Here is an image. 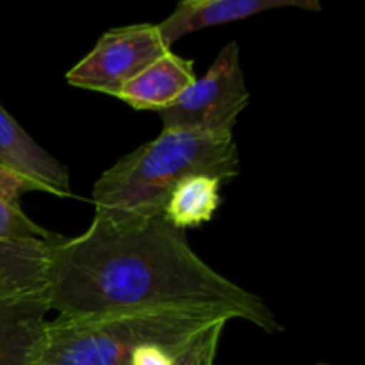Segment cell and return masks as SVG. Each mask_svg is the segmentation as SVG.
I'll use <instances>...</instances> for the list:
<instances>
[{"label":"cell","instance_id":"1","mask_svg":"<svg viewBox=\"0 0 365 365\" xmlns=\"http://www.w3.org/2000/svg\"><path fill=\"white\" fill-rule=\"evenodd\" d=\"M46 303L64 317L145 310H209L267 334L284 327L262 298L234 284L189 246L164 216L100 220L52 242Z\"/></svg>","mask_w":365,"mask_h":365},{"label":"cell","instance_id":"2","mask_svg":"<svg viewBox=\"0 0 365 365\" xmlns=\"http://www.w3.org/2000/svg\"><path fill=\"white\" fill-rule=\"evenodd\" d=\"M241 171L234 135L163 130L110 166L93 187L95 217L163 216L171 191L184 178L209 175L223 184Z\"/></svg>","mask_w":365,"mask_h":365},{"label":"cell","instance_id":"3","mask_svg":"<svg viewBox=\"0 0 365 365\" xmlns=\"http://www.w3.org/2000/svg\"><path fill=\"white\" fill-rule=\"evenodd\" d=\"M230 317L209 310L160 309L102 316H59L46 323L34 365H130L139 346L182 348L192 335Z\"/></svg>","mask_w":365,"mask_h":365},{"label":"cell","instance_id":"4","mask_svg":"<svg viewBox=\"0 0 365 365\" xmlns=\"http://www.w3.org/2000/svg\"><path fill=\"white\" fill-rule=\"evenodd\" d=\"M241 66V52L230 41L217 53L212 66L196 78L171 107L160 110L164 130L234 135L239 114L250 103Z\"/></svg>","mask_w":365,"mask_h":365},{"label":"cell","instance_id":"5","mask_svg":"<svg viewBox=\"0 0 365 365\" xmlns=\"http://www.w3.org/2000/svg\"><path fill=\"white\" fill-rule=\"evenodd\" d=\"M170 50L157 25L116 27L100 36L95 48L66 71V82L73 88L116 96L125 84Z\"/></svg>","mask_w":365,"mask_h":365},{"label":"cell","instance_id":"6","mask_svg":"<svg viewBox=\"0 0 365 365\" xmlns=\"http://www.w3.org/2000/svg\"><path fill=\"white\" fill-rule=\"evenodd\" d=\"M0 166L16 175L29 191L71 196L68 170L46 153L0 106Z\"/></svg>","mask_w":365,"mask_h":365},{"label":"cell","instance_id":"7","mask_svg":"<svg viewBox=\"0 0 365 365\" xmlns=\"http://www.w3.org/2000/svg\"><path fill=\"white\" fill-rule=\"evenodd\" d=\"M287 7L305 11L323 9L317 0H184L166 20L157 24V29L168 48H171L173 43L192 32L234 24L264 11Z\"/></svg>","mask_w":365,"mask_h":365},{"label":"cell","instance_id":"8","mask_svg":"<svg viewBox=\"0 0 365 365\" xmlns=\"http://www.w3.org/2000/svg\"><path fill=\"white\" fill-rule=\"evenodd\" d=\"M195 81V63L170 50L125 84L116 98L138 110L160 113L173 106Z\"/></svg>","mask_w":365,"mask_h":365},{"label":"cell","instance_id":"9","mask_svg":"<svg viewBox=\"0 0 365 365\" xmlns=\"http://www.w3.org/2000/svg\"><path fill=\"white\" fill-rule=\"evenodd\" d=\"M48 312L46 296L0 303V365H34Z\"/></svg>","mask_w":365,"mask_h":365},{"label":"cell","instance_id":"10","mask_svg":"<svg viewBox=\"0 0 365 365\" xmlns=\"http://www.w3.org/2000/svg\"><path fill=\"white\" fill-rule=\"evenodd\" d=\"M0 239V303L46 296L50 250L56 241Z\"/></svg>","mask_w":365,"mask_h":365},{"label":"cell","instance_id":"11","mask_svg":"<svg viewBox=\"0 0 365 365\" xmlns=\"http://www.w3.org/2000/svg\"><path fill=\"white\" fill-rule=\"evenodd\" d=\"M221 185L223 182L209 175L184 178L168 198L163 212L164 220L184 232L209 223L223 202Z\"/></svg>","mask_w":365,"mask_h":365},{"label":"cell","instance_id":"12","mask_svg":"<svg viewBox=\"0 0 365 365\" xmlns=\"http://www.w3.org/2000/svg\"><path fill=\"white\" fill-rule=\"evenodd\" d=\"M27 185L0 166V239L2 241H52L56 235L36 225L21 209Z\"/></svg>","mask_w":365,"mask_h":365},{"label":"cell","instance_id":"13","mask_svg":"<svg viewBox=\"0 0 365 365\" xmlns=\"http://www.w3.org/2000/svg\"><path fill=\"white\" fill-rule=\"evenodd\" d=\"M228 321L221 319L192 335L177 353L173 365H214L221 335Z\"/></svg>","mask_w":365,"mask_h":365},{"label":"cell","instance_id":"14","mask_svg":"<svg viewBox=\"0 0 365 365\" xmlns=\"http://www.w3.org/2000/svg\"><path fill=\"white\" fill-rule=\"evenodd\" d=\"M180 348H166L159 344L139 346L130 359V365H173L175 353Z\"/></svg>","mask_w":365,"mask_h":365},{"label":"cell","instance_id":"15","mask_svg":"<svg viewBox=\"0 0 365 365\" xmlns=\"http://www.w3.org/2000/svg\"><path fill=\"white\" fill-rule=\"evenodd\" d=\"M316 365H330V364H323V362H321V364H316Z\"/></svg>","mask_w":365,"mask_h":365}]
</instances>
